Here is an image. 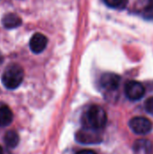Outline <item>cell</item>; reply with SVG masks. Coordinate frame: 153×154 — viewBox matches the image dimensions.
I'll list each match as a JSON object with an SVG mask.
<instances>
[{
    "label": "cell",
    "mask_w": 153,
    "mask_h": 154,
    "mask_svg": "<svg viewBox=\"0 0 153 154\" xmlns=\"http://www.w3.org/2000/svg\"><path fill=\"white\" fill-rule=\"evenodd\" d=\"M107 123V115L103 107L97 105L89 106L82 115L81 124L85 128H90L100 131Z\"/></svg>",
    "instance_id": "cell-1"
},
{
    "label": "cell",
    "mask_w": 153,
    "mask_h": 154,
    "mask_svg": "<svg viewBox=\"0 0 153 154\" xmlns=\"http://www.w3.org/2000/svg\"><path fill=\"white\" fill-rule=\"evenodd\" d=\"M24 73L23 68L18 64H11L5 69L2 75V83L7 89L17 88L23 82Z\"/></svg>",
    "instance_id": "cell-2"
},
{
    "label": "cell",
    "mask_w": 153,
    "mask_h": 154,
    "mask_svg": "<svg viewBox=\"0 0 153 154\" xmlns=\"http://www.w3.org/2000/svg\"><path fill=\"white\" fill-rule=\"evenodd\" d=\"M75 138L81 144H96L102 142V136L99 131L85 127L77 132Z\"/></svg>",
    "instance_id": "cell-3"
},
{
    "label": "cell",
    "mask_w": 153,
    "mask_h": 154,
    "mask_svg": "<svg viewBox=\"0 0 153 154\" xmlns=\"http://www.w3.org/2000/svg\"><path fill=\"white\" fill-rule=\"evenodd\" d=\"M129 126L131 130L140 135H145L149 134L152 129V123L146 117L143 116H136L130 120Z\"/></svg>",
    "instance_id": "cell-4"
},
{
    "label": "cell",
    "mask_w": 153,
    "mask_h": 154,
    "mask_svg": "<svg viewBox=\"0 0 153 154\" xmlns=\"http://www.w3.org/2000/svg\"><path fill=\"white\" fill-rule=\"evenodd\" d=\"M124 93L130 100L137 101L145 95V88L142 83L135 80H131L126 83L124 87Z\"/></svg>",
    "instance_id": "cell-5"
},
{
    "label": "cell",
    "mask_w": 153,
    "mask_h": 154,
    "mask_svg": "<svg viewBox=\"0 0 153 154\" xmlns=\"http://www.w3.org/2000/svg\"><path fill=\"white\" fill-rule=\"evenodd\" d=\"M100 86L103 89L108 91V92H112V91H115L120 85L121 82V78L119 75L115 74V73H105L101 76L100 78Z\"/></svg>",
    "instance_id": "cell-6"
},
{
    "label": "cell",
    "mask_w": 153,
    "mask_h": 154,
    "mask_svg": "<svg viewBox=\"0 0 153 154\" xmlns=\"http://www.w3.org/2000/svg\"><path fill=\"white\" fill-rule=\"evenodd\" d=\"M47 44H48V38L44 34L40 33V32L34 33L32 36L30 42H29L30 49L34 53L42 52L46 49Z\"/></svg>",
    "instance_id": "cell-7"
},
{
    "label": "cell",
    "mask_w": 153,
    "mask_h": 154,
    "mask_svg": "<svg viewBox=\"0 0 153 154\" xmlns=\"http://www.w3.org/2000/svg\"><path fill=\"white\" fill-rule=\"evenodd\" d=\"M133 152L135 154H153V143L147 139L137 140L133 143Z\"/></svg>",
    "instance_id": "cell-8"
},
{
    "label": "cell",
    "mask_w": 153,
    "mask_h": 154,
    "mask_svg": "<svg viewBox=\"0 0 153 154\" xmlns=\"http://www.w3.org/2000/svg\"><path fill=\"white\" fill-rule=\"evenodd\" d=\"M2 23L6 29H14L22 24V19L15 14H6L2 18Z\"/></svg>",
    "instance_id": "cell-9"
},
{
    "label": "cell",
    "mask_w": 153,
    "mask_h": 154,
    "mask_svg": "<svg viewBox=\"0 0 153 154\" xmlns=\"http://www.w3.org/2000/svg\"><path fill=\"white\" fill-rule=\"evenodd\" d=\"M14 119V115L9 106L5 105L0 106V126H8Z\"/></svg>",
    "instance_id": "cell-10"
},
{
    "label": "cell",
    "mask_w": 153,
    "mask_h": 154,
    "mask_svg": "<svg viewBox=\"0 0 153 154\" xmlns=\"http://www.w3.org/2000/svg\"><path fill=\"white\" fill-rule=\"evenodd\" d=\"M19 141H20L19 135L15 131L10 130L5 133V137H4V142H5V144L8 148H11V149L15 148L18 145Z\"/></svg>",
    "instance_id": "cell-11"
},
{
    "label": "cell",
    "mask_w": 153,
    "mask_h": 154,
    "mask_svg": "<svg viewBox=\"0 0 153 154\" xmlns=\"http://www.w3.org/2000/svg\"><path fill=\"white\" fill-rule=\"evenodd\" d=\"M106 5L114 9H124L128 0H104Z\"/></svg>",
    "instance_id": "cell-12"
},
{
    "label": "cell",
    "mask_w": 153,
    "mask_h": 154,
    "mask_svg": "<svg viewBox=\"0 0 153 154\" xmlns=\"http://www.w3.org/2000/svg\"><path fill=\"white\" fill-rule=\"evenodd\" d=\"M143 16L148 20H153V0H151L143 9Z\"/></svg>",
    "instance_id": "cell-13"
},
{
    "label": "cell",
    "mask_w": 153,
    "mask_h": 154,
    "mask_svg": "<svg viewBox=\"0 0 153 154\" xmlns=\"http://www.w3.org/2000/svg\"><path fill=\"white\" fill-rule=\"evenodd\" d=\"M144 107H145V110L151 114V115H153V97L148 98L145 103H144Z\"/></svg>",
    "instance_id": "cell-14"
},
{
    "label": "cell",
    "mask_w": 153,
    "mask_h": 154,
    "mask_svg": "<svg viewBox=\"0 0 153 154\" xmlns=\"http://www.w3.org/2000/svg\"><path fill=\"white\" fill-rule=\"evenodd\" d=\"M76 154H96L94 151L92 150H81V151H78Z\"/></svg>",
    "instance_id": "cell-15"
},
{
    "label": "cell",
    "mask_w": 153,
    "mask_h": 154,
    "mask_svg": "<svg viewBox=\"0 0 153 154\" xmlns=\"http://www.w3.org/2000/svg\"><path fill=\"white\" fill-rule=\"evenodd\" d=\"M2 62H3V57H2V55L0 53V63H2Z\"/></svg>",
    "instance_id": "cell-16"
},
{
    "label": "cell",
    "mask_w": 153,
    "mask_h": 154,
    "mask_svg": "<svg viewBox=\"0 0 153 154\" xmlns=\"http://www.w3.org/2000/svg\"><path fill=\"white\" fill-rule=\"evenodd\" d=\"M3 153V149H2V147L0 146V154Z\"/></svg>",
    "instance_id": "cell-17"
}]
</instances>
